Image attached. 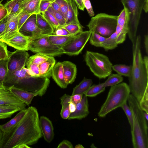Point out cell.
<instances>
[{
    "mask_svg": "<svg viewBox=\"0 0 148 148\" xmlns=\"http://www.w3.org/2000/svg\"><path fill=\"white\" fill-rule=\"evenodd\" d=\"M60 7L63 17L65 19L68 8V0H54Z\"/></svg>",
    "mask_w": 148,
    "mask_h": 148,
    "instance_id": "cell-40",
    "label": "cell"
},
{
    "mask_svg": "<svg viewBox=\"0 0 148 148\" xmlns=\"http://www.w3.org/2000/svg\"><path fill=\"white\" fill-rule=\"evenodd\" d=\"M31 38L16 31L1 41L16 49L27 51L28 50V45Z\"/></svg>",
    "mask_w": 148,
    "mask_h": 148,
    "instance_id": "cell-11",
    "label": "cell"
},
{
    "mask_svg": "<svg viewBox=\"0 0 148 148\" xmlns=\"http://www.w3.org/2000/svg\"><path fill=\"white\" fill-rule=\"evenodd\" d=\"M69 103H64L62 106L60 114L62 118L64 119H68L71 113L69 108Z\"/></svg>",
    "mask_w": 148,
    "mask_h": 148,
    "instance_id": "cell-44",
    "label": "cell"
},
{
    "mask_svg": "<svg viewBox=\"0 0 148 148\" xmlns=\"http://www.w3.org/2000/svg\"><path fill=\"white\" fill-rule=\"evenodd\" d=\"M3 136V132L1 130L0 125V142Z\"/></svg>",
    "mask_w": 148,
    "mask_h": 148,
    "instance_id": "cell-61",
    "label": "cell"
},
{
    "mask_svg": "<svg viewBox=\"0 0 148 148\" xmlns=\"http://www.w3.org/2000/svg\"><path fill=\"white\" fill-rule=\"evenodd\" d=\"M75 35H71L58 36L51 34L48 35L47 37L48 40L51 43L61 47Z\"/></svg>",
    "mask_w": 148,
    "mask_h": 148,
    "instance_id": "cell-28",
    "label": "cell"
},
{
    "mask_svg": "<svg viewBox=\"0 0 148 148\" xmlns=\"http://www.w3.org/2000/svg\"><path fill=\"white\" fill-rule=\"evenodd\" d=\"M68 1L69 6L66 18V24L81 25L78 19L77 7L75 1L74 0Z\"/></svg>",
    "mask_w": 148,
    "mask_h": 148,
    "instance_id": "cell-20",
    "label": "cell"
},
{
    "mask_svg": "<svg viewBox=\"0 0 148 148\" xmlns=\"http://www.w3.org/2000/svg\"><path fill=\"white\" fill-rule=\"evenodd\" d=\"M60 101L61 105L63 103H69L71 101V96L65 94L61 97Z\"/></svg>",
    "mask_w": 148,
    "mask_h": 148,
    "instance_id": "cell-51",
    "label": "cell"
},
{
    "mask_svg": "<svg viewBox=\"0 0 148 148\" xmlns=\"http://www.w3.org/2000/svg\"><path fill=\"white\" fill-rule=\"evenodd\" d=\"M139 103L142 110L148 113V91L145 92Z\"/></svg>",
    "mask_w": 148,
    "mask_h": 148,
    "instance_id": "cell-43",
    "label": "cell"
},
{
    "mask_svg": "<svg viewBox=\"0 0 148 148\" xmlns=\"http://www.w3.org/2000/svg\"><path fill=\"white\" fill-rule=\"evenodd\" d=\"M51 76L61 88H65L67 87L68 84L64 78L62 62H58L55 64L51 71Z\"/></svg>",
    "mask_w": 148,
    "mask_h": 148,
    "instance_id": "cell-19",
    "label": "cell"
},
{
    "mask_svg": "<svg viewBox=\"0 0 148 148\" xmlns=\"http://www.w3.org/2000/svg\"><path fill=\"white\" fill-rule=\"evenodd\" d=\"M6 105L16 106L20 111L26 109V105L14 95L8 87L4 86L0 87V105Z\"/></svg>",
    "mask_w": 148,
    "mask_h": 148,
    "instance_id": "cell-13",
    "label": "cell"
},
{
    "mask_svg": "<svg viewBox=\"0 0 148 148\" xmlns=\"http://www.w3.org/2000/svg\"><path fill=\"white\" fill-rule=\"evenodd\" d=\"M117 18V16L99 13L91 18L87 26L91 33L108 38L115 32Z\"/></svg>",
    "mask_w": 148,
    "mask_h": 148,
    "instance_id": "cell-7",
    "label": "cell"
},
{
    "mask_svg": "<svg viewBox=\"0 0 148 148\" xmlns=\"http://www.w3.org/2000/svg\"><path fill=\"white\" fill-rule=\"evenodd\" d=\"M77 7L80 10L84 11L85 8L82 0H74Z\"/></svg>",
    "mask_w": 148,
    "mask_h": 148,
    "instance_id": "cell-54",
    "label": "cell"
},
{
    "mask_svg": "<svg viewBox=\"0 0 148 148\" xmlns=\"http://www.w3.org/2000/svg\"><path fill=\"white\" fill-rule=\"evenodd\" d=\"M24 0H22V1H24Z\"/></svg>",
    "mask_w": 148,
    "mask_h": 148,
    "instance_id": "cell-64",
    "label": "cell"
},
{
    "mask_svg": "<svg viewBox=\"0 0 148 148\" xmlns=\"http://www.w3.org/2000/svg\"><path fill=\"white\" fill-rule=\"evenodd\" d=\"M42 136L38 110L34 106L29 107L17 125L3 133L0 148H17L24 144L32 145L36 143Z\"/></svg>",
    "mask_w": 148,
    "mask_h": 148,
    "instance_id": "cell-1",
    "label": "cell"
},
{
    "mask_svg": "<svg viewBox=\"0 0 148 148\" xmlns=\"http://www.w3.org/2000/svg\"><path fill=\"white\" fill-rule=\"evenodd\" d=\"M29 145L26 144H22L19 145L17 148H31Z\"/></svg>",
    "mask_w": 148,
    "mask_h": 148,
    "instance_id": "cell-58",
    "label": "cell"
},
{
    "mask_svg": "<svg viewBox=\"0 0 148 148\" xmlns=\"http://www.w3.org/2000/svg\"><path fill=\"white\" fill-rule=\"evenodd\" d=\"M92 84L91 79L84 77L83 80L73 88L72 95L76 94L83 95Z\"/></svg>",
    "mask_w": 148,
    "mask_h": 148,
    "instance_id": "cell-27",
    "label": "cell"
},
{
    "mask_svg": "<svg viewBox=\"0 0 148 148\" xmlns=\"http://www.w3.org/2000/svg\"><path fill=\"white\" fill-rule=\"evenodd\" d=\"M58 148H73V145L69 141L64 140L58 145Z\"/></svg>",
    "mask_w": 148,
    "mask_h": 148,
    "instance_id": "cell-48",
    "label": "cell"
},
{
    "mask_svg": "<svg viewBox=\"0 0 148 148\" xmlns=\"http://www.w3.org/2000/svg\"><path fill=\"white\" fill-rule=\"evenodd\" d=\"M20 111L19 108L11 105H0V119L10 118L15 112Z\"/></svg>",
    "mask_w": 148,
    "mask_h": 148,
    "instance_id": "cell-26",
    "label": "cell"
},
{
    "mask_svg": "<svg viewBox=\"0 0 148 148\" xmlns=\"http://www.w3.org/2000/svg\"><path fill=\"white\" fill-rule=\"evenodd\" d=\"M106 38L95 32H92L89 39L90 43L95 47H101L102 43Z\"/></svg>",
    "mask_w": 148,
    "mask_h": 148,
    "instance_id": "cell-34",
    "label": "cell"
},
{
    "mask_svg": "<svg viewBox=\"0 0 148 148\" xmlns=\"http://www.w3.org/2000/svg\"><path fill=\"white\" fill-rule=\"evenodd\" d=\"M141 37L136 36L133 46V63L129 86L130 93L139 102L148 91V69L145 66L141 51Z\"/></svg>",
    "mask_w": 148,
    "mask_h": 148,
    "instance_id": "cell-2",
    "label": "cell"
},
{
    "mask_svg": "<svg viewBox=\"0 0 148 148\" xmlns=\"http://www.w3.org/2000/svg\"><path fill=\"white\" fill-rule=\"evenodd\" d=\"M50 6L55 10L59 12L63 16L60 6L58 4L54 1V0H53V1L51 4Z\"/></svg>",
    "mask_w": 148,
    "mask_h": 148,
    "instance_id": "cell-52",
    "label": "cell"
},
{
    "mask_svg": "<svg viewBox=\"0 0 148 148\" xmlns=\"http://www.w3.org/2000/svg\"><path fill=\"white\" fill-rule=\"evenodd\" d=\"M8 87L14 95L28 106L31 104L33 98L38 95L35 93L25 90L14 86Z\"/></svg>",
    "mask_w": 148,
    "mask_h": 148,
    "instance_id": "cell-16",
    "label": "cell"
},
{
    "mask_svg": "<svg viewBox=\"0 0 148 148\" xmlns=\"http://www.w3.org/2000/svg\"><path fill=\"white\" fill-rule=\"evenodd\" d=\"M144 115L147 121H148V113L144 111Z\"/></svg>",
    "mask_w": 148,
    "mask_h": 148,
    "instance_id": "cell-59",
    "label": "cell"
},
{
    "mask_svg": "<svg viewBox=\"0 0 148 148\" xmlns=\"http://www.w3.org/2000/svg\"><path fill=\"white\" fill-rule=\"evenodd\" d=\"M36 15H31L22 25L18 30L19 32L31 38H35L43 36L41 31L36 25Z\"/></svg>",
    "mask_w": 148,
    "mask_h": 148,
    "instance_id": "cell-12",
    "label": "cell"
},
{
    "mask_svg": "<svg viewBox=\"0 0 148 148\" xmlns=\"http://www.w3.org/2000/svg\"><path fill=\"white\" fill-rule=\"evenodd\" d=\"M39 122L44 139L47 142L50 143L53 140L54 135L52 122L47 117L42 116L39 118Z\"/></svg>",
    "mask_w": 148,
    "mask_h": 148,
    "instance_id": "cell-15",
    "label": "cell"
},
{
    "mask_svg": "<svg viewBox=\"0 0 148 148\" xmlns=\"http://www.w3.org/2000/svg\"><path fill=\"white\" fill-rule=\"evenodd\" d=\"M1 1H0V8L3 6V5L1 3Z\"/></svg>",
    "mask_w": 148,
    "mask_h": 148,
    "instance_id": "cell-62",
    "label": "cell"
},
{
    "mask_svg": "<svg viewBox=\"0 0 148 148\" xmlns=\"http://www.w3.org/2000/svg\"><path fill=\"white\" fill-rule=\"evenodd\" d=\"M129 107L133 114L134 124L131 130L132 145L134 148H148L147 121L139 103L132 94L127 99Z\"/></svg>",
    "mask_w": 148,
    "mask_h": 148,
    "instance_id": "cell-3",
    "label": "cell"
},
{
    "mask_svg": "<svg viewBox=\"0 0 148 148\" xmlns=\"http://www.w3.org/2000/svg\"><path fill=\"white\" fill-rule=\"evenodd\" d=\"M55 63L54 57L49 56L47 60L39 64L38 65L39 76L49 79L51 76V71Z\"/></svg>",
    "mask_w": 148,
    "mask_h": 148,
    "instance_id": "cell-21",
    "label": "cell"
},
{
    "mask_svg": "<svg viewBox=\"0 0 148 148\" xmlns=\"http://www.w3.org/2000/svg\"><path fill=\"white\" fill-rule=\"evenodd\" d=\"M103 83L91 85L84 93L87 97H93L103 92L105 90Z\"/></svg>",
    "mask_w": 148,
    "mask_h": 148,
    "instance_id": "cell-30",
    "label": "cell"
},
{
    "mask_svg": "<svg viewBox=\"0 0 148 148\" xmlns=\"http://www.w3.org/2000/svg\"><path fill=\"white\" fill-rule=\"evenodd\" d=\"M125 112L128 119V121L130 125L131 130L133 129L134 124V121L133 114L131 110L127 104V102L124 104L121 107Z\"/></svg>",
    "mask_w": 148,
    "mask_h": 148,
    "instance_id": "cell-39",
    "label": "cell"
},
{
    "mask_svg": "<svg viewBox=\"0 0 148 148\" xmlns=\"http://www.w3.org/2000/svg\"><path fill=\"white\" fill-rule=\"evenodd\" d=\"M69 108L71 113L74 112L76 109V104L71 101L69 103Z\"/></svg>",
    "mask_w": 148,
    "mask_h": 148,
    "instance_id": "cell-55",
    "label": "cell"
},
{
    "mask_svg": "<svg viewBox=\"0 0 148 148\" xmlns=\"http://www.w3.org/2000/svg\"><path fill=\"white\" fill-rule=\"evenodd\" d=\"M48 36L31 38L28 45V50L47 56H55L63 54L61 47L51 43Z\"/></svg>",
    "mask_w": 148,
    "mask_h": 148,
    "instance_id": "cell-8",
    "label": "cell"
},
{
    "mask_svg": "<svg viewBox=\"0 0 148 148\" xmlns=\"http://www.w3.org/2000/svg\"><path fill=\"white\" fill-rule=\"evenodd\" d=\"M20 111L12 119L6 123L0 125L1 130L3 133L7 132L17 125L25 115L26 109Z\"/></svg>",
    "mask_w": 148,
    "mask_h": 148,
    "instance_id": "cell-24",
    "label": "cell"
},
{
    "mask_svg": "<svg viewBox=\"0 0 148 148\" xmlns=\"http://www.w3.org/2000/svg\"><path fill=\"white\" fill-rule=\"evenodd\" d=\"M116 38L117 34L115 32L103 42L101 47L106 51L114 49L118 45L116 41Z\"/></svg>",
    "mask_w": 148,
    "mask_h": 148,
    "instance_id": "cell-29",
    "label": "cell"
},
{
    "mask_svg": "<svg viewBox=\"0 0 148 148\" xmlns=\"http://www.w3.org/2000/svg\"><path fill=\"white\" fill-rule=\"evenodd\" d=\"M22 0H11L8 1L3 5L8 14H14L22 11Z\"/></svg>",
    "mask_w": 148,
    "mask_h": 148,
    "instance_id": "cell-25",
    "label": "cell"
},
{
    "mask_svg": "<svg viewBox=\"0 0 148 148\" xmlns=\"http://www.w3.org/2000/svg\"><path fill=\"white\" fill-rule=\"evenodd\" d=\"M36 15V25L41 31L42 34L45 36L52 34L54 29L42 14L39 13Z\"/></svg>",
    "mask_w": 148,
    "mask_h": 148,
    "instance_id": "cell-22",
    "label": "cell"
},
{
    "mask_svg": "<svg viewBox=\"0 0 148 148\" xmlns=\"http://www.w3.org/2000/svg\"><path fill=\"white\" fill-rule=\"evenodd\" d=\"M88 97L83 95L80 102L76 104L75 111L71 113L68 118L69 120L81 119L86 117L89 114L88 103Z\"/></svg>",
    "mask_w": 148,
    "mask_h": 148,
    "instance_id": "cell-14",
    "label": "cell"
},
{
    "mask_svg": "<svg viewBox=\"0 0 148 148\" xmlns=\"http://www.w3.org/2000/svg\"><path fill=\"white\" fill-rule=\"evenodd\" d=\"M83 95L80 94H76L71 95V101L76 104L80 102Z\"/></svg>",
    "mask_w": 148,
    "mask_h": 148,
    "instance_id": "cell-49",
    "label": "cell"
},
{
    "mask_svg": "<svg viewBox=\"0 0 148 148\" xmlns=\"http://www.w3.org/2000/svg\"><path fill=\"white\" fill-rule=\"evenodd\" d=\"M52 34L58 36H65L71 35L66 29L63 27H60L55 29Z\"/></svg>",
    "mask_w": 148,
    "mask_h": 148,
    "instance_id": "cell-47",
    "label": "cell"
},
{
    "mask_svg": "<svg viewBox=\"0 0 148 148\" xmlns=\"http://www.w3.org/2000/svg\"><path fill=\"white\" fill-rule=\"evenodd\" d=\"M91 35L89 30L82 31L70 39L61 47L63 53L70 56L77 55L82 51Z\"/></svg>",
    "mask_w": 148,
    "mask_h": 148,
    "instance_id": "cell-9",
    "label": "cell"
},
{
    "mask_svg": "<svg viewBox=\"0 0 148 148\" xmlns=\"http://www.w3.org/2000/svg\"><path fill=\"white\" fill-rule=\"evenodd\" d=\"M144 45L146 52L147 55L148 54V36L147 35H145Z\"/></svg>",
    "mask_w": 148,
    "mask_h": 148,
    "instance_id": "cell-56",
    "label": "cell"
},
{
    "mask_svg": "<svg viewBox=\"0 0 148 148\" xmlns=\"http://www.w3.org/2000/svg\"><path fill=\"white\" fill-rule=\"evenodd\" d=\"M8 19V15L0 21V34L3 32L5 29Z\"/></svg>",
    "mask_w": 148,
    "mask_h": 148,
    "instance_id": "cell-50",
    "label": "cell"
},
{
    "mask_svg": "<svg viewBox=\"0 0 148 148\" xmlns=\"http://www.w3.org/2000/svg\"><path fill=\"white\" fill-rule=\"evenodd\" d=\"M29 55L26 51L16 49L9 54L8 67L9 71H13L25 67Z\"/></svg>",
    "mask_w": 148,
    "mask_h": 148,
    "instance_id": "cell-10",
    "label": "cell"
},
{
    "mask_svg": "<svg viewBox=\"0 0 148 148\" xmlns=\"http://www.w3.org/2000/svg\"><path fill=\"white\" fill-rule=\"evenodd\" d=\"M8 15V12L4 6L0 8V21Z\"/></svg>",
    "mask_w": 148,
    "mask_h": 148,
    "instance_id": "cell-53",
    "label": "cell"
},
{
    "mask_svg": "<svg viewBox=\"0 0 148 148\" xmlns=\"http://www.w3.org/2000/svg\"><path fill=\"white\" fill-rule=\"evenodd\" d=\"M41 0H25L22 1L21 10L28 13L33 14L40 13L39 6Z\"/></svg>",
    "mask_w": 148,
    "mask_h": 148,
    "instance_id": "cell-23",
    "label": "cell"
},
{
    "mask_svg": "<svg viewBox=\"0 0 148 148\" xmlns=\"http://www.w3.org/2000/svg\"><path fill=\"white\" fill-rule=\"evenodd\" d=\"M6 45L5 43L0 41V60L8 58L9 53Z\"/></svg>",
    "mask_w": 148,
    "mask_h": 148,
    "instance_id": "cell-42",
    "label": "cell"
},
{
    "mask_svg": "<svg viewBox=\"0 0 148 148\" xmlns=\"http://www.w3.org/2000/svg\"><path fill=\"white\" fill-rule=\"evenodd\" d=\"M53 0H41L40 5L39 12L43 13L47 10Z\"/></svg>",
    "mask_w": 148,
    "mask_h": 148,
    "instance_id": "cell-45",
    "label": "cell"
},
{
    "mask_svg": "<svg viewBox=\"0 0 148 148\" xmlns=\"http://www.w3.org/2000/svg\"><path fill=\"white\" fill-rule=\"evenodd\" d=\"M112 69L118 74L129 77L130 75L132 66L125 64H117L112 65Z\"/></svg>",
    "mask_w": 148,
    "mask_h": 148,
    "instance_id": "cell-31",
    "label": "cell"
},
{
    "mask_svg": "<svg viewBox=\"0 0 148 148\" xmlns=\"http://www.w3.org/2000/svg\"><path fill=\"white\" fill-rule=\"evenodd\" d=\"M8 58L0 60V87L4 86V81L8 72Z\"/></svg>",
    "mask_w": 148,
    "mask_h": 148,
    "instance_id": "cell-33",
    "label": "cell"
},
{
    "mask_svg": "<svg viewBox=\"0 0 148 148\" xmlns=\"http://www.w3.org/2000/svg\"><path fill=\"white\" fill-rule=\"evenodd\" d=\"M130 92L129 85L122 82L111 86L105 102L98 113L100 117H105L113 110L127 102Z\"/></svg>",
    "mask_w": 148,
    "mask_h": 148,
    "instance_id": "cell-4",
    "label": "cell"
},
{
    "mask_svg": "<svg viewBox=\"0 0 148 148\" xmlns=\"http://www.w3.org/2000/svg\"><path fill=\"white\" fill-rule=\"evenodd\" d=\"M145 4L144 6L143 10L145 12L147 13L148 10V0H145Z\"/></svg>",
    "mask_w": 148,
    "mask_h": 148,
    "instance_id": "cell-57",
    "label": "cell"
},
{
    "mask_svg": "<svg viewBox=\"0 0 148 148\" xmlns=\"http://www.w3.org/2000/svg\"><path fill=\"white\" fill-rule=\"evenodd\" d=\"M31 15L22 10L19 13L18 15V31Z\"/></svg>",
    "mask_w": 148,
    "mask_h": 148,
    "instance_id": "cell-41",
    "label": "cell"
},
{
    "mask_svg": "<svg viewBox=\"0 0 148 148\" xmlns=\"http://www.w3.org/2000/svg\"><path fill=\"white\" fill-rule=\"evenodd\" d=\"M60 27L64 28L73 35H76L83 31V27L81 25L69 24Z\"/></svg>",
    "mask_w": 148,
    "mask_h": 148,
    "instance_id": "cell-36",
    "label": "cell"
},
{
    "mask_svg": "<svg viewBox=\"0 0 148 148\" xmlns=\"http://www.w3.org/2000/svg\"><path fill=\"white\" fill-rule=\"evenodd\" d=\"M84 59L91 71L98 78L105 79L112 73V64L106 56L87 51Z\"/></svg>",
    "mask_w": 148,
    "mask_h": 148,
    "instance_id": "cell-5",
    "label": "cell"
},
{
    "mask_svg": "<svg viewBox=\"0 0 148 148\" xmlns=\"http://www.w3.org/2000/svg\"><path fill=\"white\" fill-rule=\"evenodd\" d=\"M124 8L127 10L128 16V31L129 39L132 46L134 45L138 26L145 0H121Z\"/></svg>",
    "mask_w": 148,
    "mask_h": 148,
    "instance_id": "cell-6",
    "label": "cell"
},
{
    "mask_svg": "<svg viewBox=\"0 0 148 148\" xmlns=\"http://www.w3.org/2000/svg\"><path fill=\"white\" fill-rule=\"evenodd\" d=\"M20 12L14 14L8 15V19L5 29L0 34V41L11 34L18 31V15Z\"/></svg>",
    "mask_w": 148,
    "mask_h": 148,
    "instance_id": "cell-18",
    "label": "cell"
},
{
    "mask_svg": "<svg viewBox=\"0 0 148 148\" xmlns=\"http://www.w3.org/2000/svg\"><path fill=\"white\" fill-rule=\"evenodd\" d=\"M42 15L53 28L54 30L59 28L60 25L54 16L48 11L42 13Z\"/></svg>",
    "mask_w": 148,
    "mask_h": 148,
    "instance_id": "cell-37",
    "label": "cell"
},
{
    "mask_svg": "<svg viewBox=\"0 0 148 148\" xmlns=\"http://www.w3.org/2000/svg\"><path fill=\"white\" fill-rule=\"evenodd\" d=\"M108 77L107 79L103 82L104 86L105 87L116 85L122 82L123 80L122 76L118 73H111Z\"/></svg>",
    "mask_w": 148,
    "mask_h": 148,
    "instance_id": "cell-32",
    "label": "cell"
},
{
    "mask_svg": "<svg viewBox=\"0 0 148 148\" xmlns=\"http://www.w3.org/2000/svg\"><path fill=\"white\" fill-rule=\"evenodd\" d=\"M47 10L56 19L60 25L59 27L63 26L66 24L65 19L62 15L55 10L50 5Z\"/></svg>",
    "mask_w": 148,
    "mask_h": 148,
    "instance_id": "cell-38",
    "label": "cell"
},
{
    "mask_svg": "<svg viewBox=\"0 0 148 148\" xmlns=\"http://www.w3.org/2000/svg\"><path fill=\"white\" fill-rule=\"evenodd\" d=\"M3 0H1V1H3Z\"/></svg>",
    "mask_w": 148,
    "mask_h": 148,
    "instance_id": "cell-63",
    "label": "cell"
},
{
    "mask_svg": "<svg viewBox=\"0 0 148 148\" xmlns=\"http://www.w3.org/2000/svg\"><path fill=\"white\" fill-rule=\"evenodd\" d=\"M49 56L41 53H36L29 57L27 62L38 65L42 62L47 60Z\"/></svg>",
    "mask_w": 148,
    "mask_h": 148,
    "instance_id": "cell-35",
    "label": "cell"
},
{
    "mask_svg": "<svg viewBox=\"0 0 148 148\" xmlns=\"http://www.w3.org/2000/svg\"><path fill=\"white\" fill-rule=\"evenodd\" d=\"M75 147V148H84V147H83V146L82 145H81L79 144L77 145H76Z\"/></svg>",
    "mask_w": 148,
    "mask_h": 148,
    "instance_id": "cell-60",
    "label": "cell"
},
{
    "mask_svg": "<svg viewBox=\"0 0 148 148\" xmlns=\"http://www.w3.org/2000/svg\"><path fill=\"white\" fill-rule=\"evenodd\" d=\"M90 16H93L95 13L90 0H82Z\"/></svg>",
    "mask_w": 148,
    "mask_h": 148,
    "instance_id": "cell-46",
    "label": "cell"
},
{
    "mask_svg": "<svg viewBox=\"0 0 148 148\" xmlns=\"http://www.w3.org/2000/svg\"><path fill=\"white\" fill-rule=\"evenodd\" d=\"M64 78L68 84H72L76 77L77 69L75 64L69 61L62 62Z\"/></svg>",
    "mask_w": 148,
    "mask_h": 148,
    "instance_id": "cell-17",
    "label": "cell"
}]
</instances>
